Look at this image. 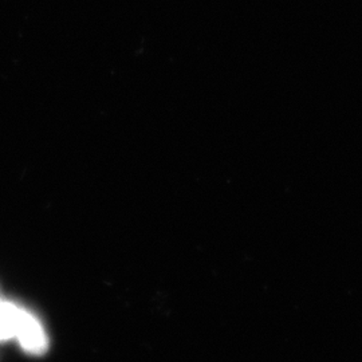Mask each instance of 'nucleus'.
<instances>
[{
    "label": "nucleus",
    "instance_id": "obj_1",
    "mask_svg": "<svg viewBox=\"0 0 362 362\" xmlns=\"http://www.w3.org/2000/svg\"><path fill=\"white\" fill-rule=\"evenodd\" d=\"M15 338L21 342L23 349L33 354L43 353L47 346V338L42 325L39 324L38 320L33 314L25 309L21 314Z\"/></svg>",
    "mask_w": 362,
    "mask_h": 362
}]
</instances>
